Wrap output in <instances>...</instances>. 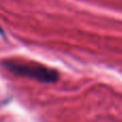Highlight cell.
Returning <instances> with one entry per match:
<instances>
[{"instance_id": "cell-1", "label": "cell", "mask_w": 122, "mask_h": 122, "mask_svg": "<svg viewBox=\"0 0 122 122\" xmlns=\"http://www.w3.org/2000/svg\"><path fill=\"white\" fill-rule=\"evenodd\" d=\"M2 65L4 69H6L15 75L32 78L40 82L53 84V82L58 81L59 79V73L56 70L36 62L4 61L2 62Z\"/></svg>"}, {"instance_id": "cell-2", "label": "cell", "mask_w": 122, "mask_h": 122, "mask_svg": "<svg viewBox=\"0 0 122 122\" xmlns=\"http://www.w3.org/2000/svg\"><path fill=\"white\" fill-rule=\"evenodd\" d=\"M0 34H3V30L1 29V27H0Z\"/></svg>"}]
</instances>
